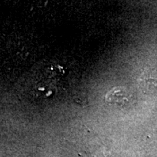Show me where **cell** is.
Returning a JSON list of instances; mask_svg holds the SVG:
<instances>
[{"instance_id": "1", "label": "cell", "mask_w": 157, "mask_h": 157, "mask_svg": "<svg viewBox=\"0 0 157 157\" xmlns=\"http://www.w3.org/2000/svg\"><path fill=\"white\" fill-rule=\"evenodd\" d=\"M105 100L111 105L124 107L130 103L131 96L124 88L116 87L106 94Z\"/></svg>"}, {"instance_id": "2", "label": "cell", "mask_w": 157, "mask_h": 157, "mask_svg": "<svg viewBox=\"0 0 157 157\" xmlns=\"http://www.w3.org/2000/svg\"><path fill=\"white\" fill-rule=\"evenodd\" d=\"M144 77V81L148 84L147 89L151 93L157 91V68L148 70Z\"/></svg>"}]
</instances>
